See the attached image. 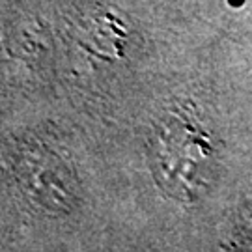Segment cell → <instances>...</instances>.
Here are the masks:
<instances>
[{
    "label": "cell",
    "instance_id": "6da1fadb",
    "mask_svg": "<svg viewBox=\"0 0 252 252\" xmlns=\"http://www.w3.org/2000/svg\"><path fill=\"white\" fill-rule=\"evenodd\" d=\"M155 168L161 179L179 196H189L205 183V168L215 157V144L198 118L187 112L166 114L155 131Z\"/></svg>",
    "mask_w": 252,
    "mask_h": 252
}]
</instances>
